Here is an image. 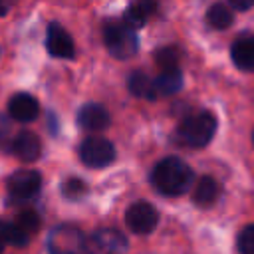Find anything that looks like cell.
Instances as JSON below:
<instances>
[{"instance_id":"6da1fadb","label":"cell","mask_w":254,"mask_h":254,"mask_svg":"<svg viewBox=\"0 0 254 254\" xmlns=\"http://www.w3.org/2000/svg\"><path fill=\"white\" fill-rule=\"evenodd\" d=\"M192 169L179 157H165L151 171L153 187L167 196H179L187 192L192 185Z\"/></svg>"},{"instance_id":"7a4b0ae2","label":"cell","mask_w":254,"mask_h":254,"mask_svg":"<svg viewBox=\"0 0 254 254\" xmlns=\"http://www.w3.org/2000/svg\"><path fill=\"white\" fill-rule=\"evenodd\" d=\"M216 133V117L208 111L194 113L181 121L177 129V137L181 143L189 147H204L210 143V139Z\"/></svg>"},{"instance_id":"3957f363","label":"cell","mask_w":254,"mask_h":254,"mask_svg":"<svg viewBox=\"0 0 254 254\" xmlns=\"http://www.w3.org/2000/svg\"><path fill=\"white\" fill-rule=\"evenodd\" d=\"M103 40L109 54L117 60H129L137 54V34L125 22H107L103 26Z\"/></svg>"},{"instance_id":"277c9868","label":"cell","mask_w":254,"mask_h":254,"mask_svg":"<svg viewBox=\"0 0 254 254\" xmlns=\"http://www.w3.org/2000/svg\"><path fill=\"white\" fill-rule=\"evenodd\" d=\"M42 187V177L38 171H16L14 175H10L6 189H8V202L10 204H20L26 202L30 198H34L38 194Z\"/></svg>"},{"instance_id":"5b68a950","label":"cell","mask_w":254,"mask_h":254,"mask_svg":"<svg viewBox=\"0 0 254 254\" xmlns=\"http://www.w3.org/2000/svg\"><path fill=\"white\" fill-rule=\"evenodd\" d=\"M79 159L85 167L103 169L115 161V147L103 137H87L79 145Z\"/></svg>"},{"instance_id":"8992f818","label":"cell","mask_w":254,"mask_h":254,"mask_svg":"<svg viewBox=\"0 0 254 254\" xmlns=\"http://www.w3.org/2000/svg\"><path fill=\"white\" fill-rule=\"evenodd\" d=\"M85 254H125L127 238L115 228H99L85 238Z\"/></svg>"},{"instance_id":"52a82bcc","label":"cell","mask_w":254,"mask_h":254,"mask_svg":"<svg viewBox=\"0 0 254 254\" xmlns=\"http://www.w3.org/2000/svg\"><path fill=\"white\" fill-rule=\"evenodd\" d=\"M85 238L77 226L71 224H60L52 230L48 238L50 254H75L79 248H83Z\"/></svg>"},{"instance_id":"ba28073f","label":"cell","mask_w":254,"mask_h":254,"mask_svg":"<svg viewBox=\"0 0 254 254\" xmlns=\"http://www.w3.org/2000/svg\"><path fill=\"white\" fill-rule=\"evenodd\" d=\"M159 222V212L151 202H133L125 212V224L135 234H149Z\"/></svg>"},{"instance_id":"9c48e42d","label":"cell","mask_w":254,"mask_h":254,"mask_svg":"<svg viewBox=\"0 0 254 254\" xmlns=\"http://www.w3.org/2000/svg\"><path fill=\"white\" fill-rule=\"evenodd\" d=\"M48 52L54 58H64V60H71L75 56V48H73V40L71 36L60 26V24H50L48 26V40H46Z\"/></svg>"},{"instance_id":"30bf717a","label":"cell","mask_w":254,"mask_h":254,"mask_svg":"<svg viewBox=\"0 0 254 254\" xmlns=\"http://www.w3.org/2000/svg\"><path fill=\"white\" fill-rule=\"evenodd\" d=\"M10 151H12L18 159H22V161H26V163H32V161H36V159L40 157V153H42L40 137H38L36 133H32V131H20V133L12 139Z\"/></svg>"},{"instance_id":"8fae6325","label":"cell","mask_w":254,"mask_h":254,"mask_svg":"<svg viewBox=\"0 0 254 254\" xmlns=\"http://www.w3.org/2000/svg\"><path fill=\"white\" fill-rule=\"evenodd\" d=\"M40 113V105L36 101V97H32L30 93H16L10 101H8V115L20 123H28L34 121Z\"/></svg>"},{"instance_id":"7c38bea8","label":"cell","mask_w":254,"mask_h":254,"mask_svg":"<svg viewBox=\"0 0 254 254\" xmlns=\"http://www.w3.org/2000/svg\"><path fill=\"white\" fill-rule=\"evenodd\" d=\"M109 113L99 103H87L77 113V125L85 131H101L109 125Z\"/></svg>"},{"instance_id":"4fadbf2b","label":"cell","mask_w":254,"mask_h":254,"mask_svg":"<svg viewBox=\"0 0 254 254\" xmlns=\"http://www.w3.org/2000/svg\"><path fill=\"white\" fill-rule=\"evenodd\" d=\"M157 10V0H135L123 14V22L133 28L139 30L145 26V22L149 20V16Z\"/></svg>"},{"instance_id":"5bb4252c","label":"cell","mask_w":254,"mask_h":254,"mask_svg":"<svg viewBox=\"0 0 254 254\" xmlns=\"http://www.w3.org/2000/svg\"><path fill=\"white\" fill-rule=\"evenodd\" d=\"M232 62L242 71H254V38H240L230 48Z\"/></svg>"},{"instance_id":"9a60e30c","label":"cell","mask_w":254,"mask_h":254,"mask_svg":"<svg viewBox=\"0 0 254 254\" xmlns=\"http://www.w3.org/2000/svg\"><path fill=\"white\" fill-rule=\"evenodd\" d=\"M218 194H220V185H218L212 177H208V175H206V177H200V179H198V183L194 185L192 200H194V204H198V206L206 208V206H210V204H214V202H216Z\"/></svg>"},{"instance_id":"2e32d148","label":"cell","mask_w":254,"mask_h":254,"mask_svg":"<svg viewBox=\"0 0 254 254\" xmlns=\"http://www.w3.org/2000/svg\"><path fill=\"white\" fill-rule=\"evenodd\" d=\"M155 81V91L157 95H173L177 91H181L183 87V73L179 67L175 69H163Z\"/></svg>"},{"instance_id":"e0dca14e","label":"cell","mask_w":254,"mask_h":254,"mask_svg":"<svg viewBox=\"0 0 254 254\" xmlns=\"http://www.w3.org/2000/svg\"><path fill=\"white\" fill-rule=\"evenodd\" d=\"M127 87H129L131 95H135V97H145V99H155L157 97L155 81H151V77L143 71H133L127 79Z\"/></svg>"},{"instance_id":"ac0fdd59","label":"cell","mask_w":254,"mask_h":254,"mask_svg":"<svg viewBox=\"0 0 254 254\" xmlns=\"http://www.w3.org/2000/svg\"><path fill=\"white\" fill-rule=\"evenodd\" d=\"M0 236L4 242L12 244V246H26L30 242V234L18 224V222H4L0 220Z\"/></svg>"},{"instance_id":"d6986e66","label":"cell","mask_w":254,"mask_h":254,"mask_svg":"<svg viewBox=\"0 0 254 254\" xmlns=\"http://www.w3.org/2000/svg\"><path fill=\"white\" fill-rule=\"evenodd\" d=\"M206 22L216 30H224L232 24V12L224 4H212L206 12Z\"/></svg>"},{"instance_id":"ffe728a7","label":"cell","mask_w":254,"mask_h":254,"mask_svg":"<svg viewBox=\"0 0 254 254\" xmlns=\"http://www.w3.org/2000/svg\"><path fill=\"white\" fill-rule=\"evenodd\" d=\"M179 52H177V48H173V46H163L161 50H157V54H155V62L163 67V69H175V67H179Z\"/></svg>"},{"instance_id":"44dd1931","label":"cell","mask_w":254,"mask_h":254,"mask_svg":"<svg viewBox=\"0 0 254 254\" xmlns=\"http://www.w3.org/2000/svg\"><path fill=\"white\" fill-rule=\"evenodd\" d=\"M62 192H64V196L65 198H73V200H77V198H81L85 192H87V185L81 181V179H67L64 185H62Z\"/></svg>"},{"instance_id":"7402d4cb","label":"cell","mask_w":254,"mask_h":254,"mask_svg":"<svg viewBox=\"0 0 254 254\" xmlns=\"http://www.w3.org/2000/svg\"><path fill=\"white\" fill-rule=\"evenodd\" d=\"M16 222L28 232V234H34L38 228H40V214L36 212V210H22L20 214H18V218H16Z\"/></svg>"},{"instance_id":"603a6c76","label":"cell","mask_w":254,"mask_h":254,"mask_svg":"<svg viewBox=\"0 0 254 254\" xmlns=\"http://www.w3.org/2000/svg\"><path fill=\"white\" fill-rule=\"evenodd\" d=\"M238 250L240 254H254V224H248L238 234Z\"/></svg>"},{"instance_id":"cb8c5ba5","label":"cell","mask_w":254,"mask_h":254,"mask_svg":"<svg viewBox=\"0 0 254 254\" xmlns=\"http://www.w3.org/2000/svg\"><path fill=\"white\" fill-rule=\"evenodd\" d=\"M8 135H10V121L6 115H0V149L8 143Z\"/></svg>"},{"instance_id":"d4e9b609","label":"cell","mask_w":254,"mask_h":254,"mask_svg":"<svg viewBox=\"0 0 254 254\" xmlns=\"http://www.w3.org/2000/svg\"><path fill=\"white\" fill-rule=\"evenodd\" d=\"M228 2H230V6L236 8V10H248V8L254 6V0H228Z\"/></svg>"},{"instance_id":"484cf974","label":"cell","mask_w":254,"mask_h":254,"mask_svg":"<svg viewBox=\"0 0 254 254\" xmlns=\"http://www.w3.org/2000/svg\"><path fill=\"white\" fill-rule=\"evenodd\" d=\"M4 14H6V4L0 0V16H4Z\"/></svg>"},{"instance_id":"4316f807","label":"cell","mask_w":254,"mask_h":254,"mask_svg":"<svg viewBox=\"0 0 254 254\" xmlns=\"http://www.w3.org/2000/svg\"><path fill=\"white\" fill-rule=\"evenodd\" d=\"M2 246H4V240H2V236H0V254H2Z\"/></svg>"},{"instance_id":"83f0119b","label":"cell","mask_w":254,"mask_h":254,"mask_svg":"<svg viewBox=\"0 0 254 254\" xmlns=\"http://www.w3.org/2000/svg\"><path fill=\"white\" fill-rule=\"evenodd\" d=\"M252 137H254V135H252Z\"/></svg>"}]
</instances>
